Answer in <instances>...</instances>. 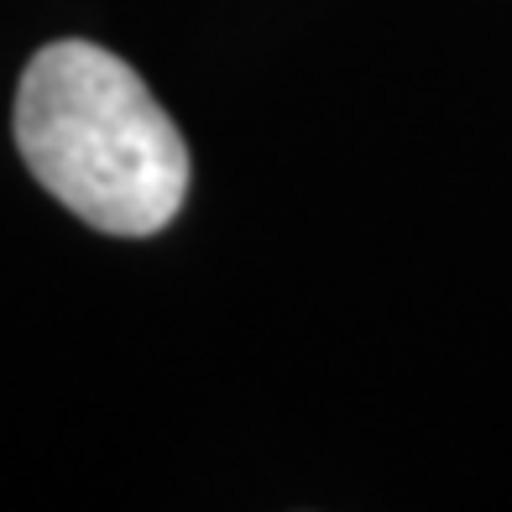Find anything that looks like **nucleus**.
Listing matches in <instances>:
<instances>
[{"mask_svg": "<svg viewBox=\"0 0 512 512\" xmlns=\"http://www.w3.org/2000/svg\"><path fill=\"white\" fill-rule=\"evenodd\" d=\"M16 147L68 215L121 241L157 236L189 199V147L131 63L48 42L16 89Z\"/></svg>", "mask_w": 512, "mask_h": 512, "instance_id": "nucleus-1", "label": "nucleus"}]
</instances>
